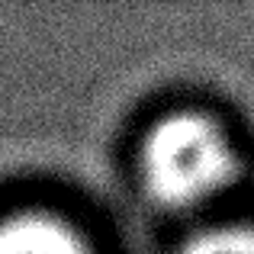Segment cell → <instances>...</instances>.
I'll return each instance as SVG.
<instances>
[{"label":"cell","mask_w":254,"mask_h":254,"mask_svg":"<svg viewBox=\"0 0 254 254\" xmlns=\"http://www.w3.org/2000/svg\"><path fill=\"white\" fill-rule=\"evenodd\" d=\"M135 168L151 203L184 212L222 199L242 177V158L219 119L174 110L148 126Z\"/></svg>","instance_id":"1"},{"label":"cell","mask_w":254,"mask_h":254,"mask_svg":"<svg viewBox=\"0 0 254 254\" xmlns=\"http://www.w3.org/2000/svg\"><path fill=\"white\" fill-rule=\"evenodd\" d=\"M0 254H97L87 235L49 209H23L0 219Z\"/></svg>","instance_id":"2"},{"label":"cell","mask_w":254,"mask_h":254,"mask_svg":"<svg viewBox=\"0 0 254 254\" xmlns=\"http://www.w3.org/2000/svg\"><path fill=\"white\" fill-rule=\"evenodd\" d=\"M177 254H254L251 222H216L193 232Z\"/></svg>","instance_id":"3"}]
</instances>
